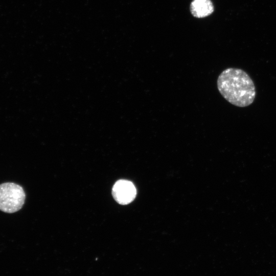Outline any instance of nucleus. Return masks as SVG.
Instances as JSON below:
<instances>
[{
    "mask_svg": "<svg viewBox=\"0 0 276 276\" xmlns=\"http://www.w3.org/2000/svg\"><path fill=\"white\" fill-rule=\"evenodd\" d=\"M217 85L222 96L235 106L245 107L255 100V84L243 70L234 67L225 69L219 75Z\"/></svg>",
    "mask_w": 276,
    "mask_h": 276,
    "instance_id": "f257e3e1",
    "label": "nucleus"
},
{
    "mask_svg": "<svg viewBox=\"0 0 276 276\" xmlns=\"http://www.w3.org/2000/svg\"><path fill=\"white\" fill-rule=\"evenodd\" d=\"M26 198L23 188L13 182L0 185V210L7 213L18 211L22 207Z\"/></svg>",
    "mask_w": 276,
    "mask_h": 276,
    "instance_id": "f03ea898",
    "label": "nucleus"
},
{
    "mask_svg": "<svg viewBox=\"0 0 276 276\" xmlns=\"http://www.w3.org/2000/svg\"><path fill=\"white\" fill-rule=\"evenodd\" d=\"M112 194L118 203L123 205L127 204L135 198L136 190L132 182L121 179L118 180L113 185Z\"/></svg>",
    "mask_w": 276,
    "mask_h": 276,
    "instance_id": "7ed1b4c3",
    "label": "nucleus"
},
{
    "mask_svg": "<svg viewBox=\"0 0 276 276\" xmlns=\"http://www.w3.org/2000/svg\"><path fill=\"white\" fill-rule=\"evenodd\" d=\"M190 10L194 16L202 18L210 15L214 11V6L210 0H193Z\"/></svg>",
    "mask_w": 276,
    "mask_h": 276,
    "instance_id": "20e7f679",
    "label": "nucleus"
}]
</instances>
